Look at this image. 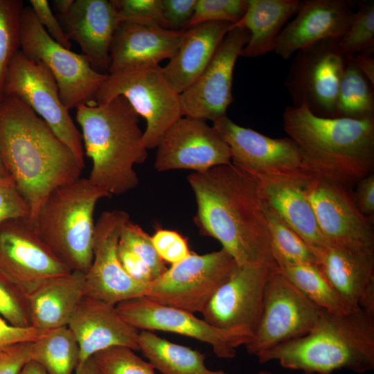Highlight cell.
I'll return each instance as SVG.
<instances>
[{
    "mask_svg": "<svg viewBox=\"0 0 374 374\" xmlns=\"http://www.w3.org/2000/svg\"><path fill=\"white\" fill-rule=\"evenodd\" d=\"M4 96H15L24 101L84 168L82 134L61 99L54 77L45 65L18 51L7 71Z\"/></svg>",
    "mask_w": 374,
    "mask_h": 374,
    "instance_id": "obj_9",
    "label": "cell"
},
{
    "mask_svg": "<svg viewBox=\"0 0 374 374\" xmlns=\"http://www.w3.org/2000/svg\"><path fill=\"white\" fill-rule=\"evenodd\" d=\"M151 238L160 258L171 265L183 260L191 253L186 240L175 231L159 229Z\"/></svg>",
    "mask_w": 374,
    "mask_h": 374,
    "instance_id": "obj_42",
    "label": "cell"
},
{
    "mask_svg": "<svg viewBox=\"0 0 374 374\" xmlns=\"http://www.w3.org/2000/svg\"><path fill=\"white\" fill-rule=\"evenodd\" d=\"M0 152L33 224L50 194L80 178L83 169L49 126L15 96L0 100Z\"/></svg>",
    "mask_w": 374,
    "mask_h": 374,
    "instance_id": "obj_2",
    "label": "cell"
},
{
    "mask_svg": "<svg viewBox=\"0 0 374 374\" xmlns=\"http://www.w3.org/2000/svg\"><path fill=\"white\" fill-rule=\"evenodd\" d=\"M99 374H157L149 362L125 346H113L92 356Z\"/></svg>",
    "mask_w": 374,
    "mask_h": 374,
    "instance_id": "obj_38",
    "label": "cell"
},
{
    "mask_svg": "<svg viewBox=\"0 0 374 374\" xmlns=\"http://www.w3.org/2000/svg\"><path fill=\"white\" fill-rule=\"evenodd\" d=\"M0 316L12 326L32 327L29 294L1 269Z\"/></svg>",
    "mask_w": 374,
    "mask_h": 374,
    "instance_id": "obj_37",
    "label": "cell"
},
{
    "mask_svg": "<svg viewBox=\"0 0 374 374\" xmlns=\"http://www.w3.org/2000/svg\"><path fill=\"white\" fill-rule=\"evenodd\" d=\"M224 249L192 253L150 283L145 297L191 313H202L236 265Z\"/></svg>",
    "mask_w": 374,
    "mask_h": 374,
    "instance_id": "obj_10",
    "label": "cell"
},
{
    "mask_svg": "<svg viewBox=\"0 0 374 374\" xmlns=\"http://www.w3.org/2000/svg\"><path fill=\"white\" fill-rule=\"evenodd\" d=\"M258 374H274V373L269 371H261ZM301 374H321V373L303 372Z\"/></svg>",
    "mask_w": 374,
    "mask_h": 374,
    "instance_id": "obj_55",
    "label": "cell"
},
{
    "mask_svg": "<svg viewBox=\"0 0 374 374\" xmlns=\"http://www.w3.org/2000/svg\"><path fill=\"white\" fill-rule=\"evenodd\" d=\"M313 252L317 265L344 301L374 316V253L330 244Z\"/></svg>",
    "mask_w": 374,
    "mask_h": 374,
    "instance_id": "obj_24",
    "label": "cell"
},
{
    "mask_svg": "<svg viewBox=\"0 0 374 374\" xmlns=\"http://www.w3.org/2000/svg\"><path fill=\"white\" fill-rule=\"evenodd\" d=\"M118 313L136 329L179 334L209 344L220 358L232 359L236 348L252 337L242 328H217L193 313L162 305L145 296L122 301L115 306Z\"/></svg>",
    "mask_w": 374,
    "mask_h": 374,
    "instance_id": "obj_14",
    "label": "cell"
},
{
    "mask_svg": "<svg viewBox=\"0 0 374 374\" xmlns=\"http://www.w3.org/2000/svg\"><path fill=\"white\" fill-rule=\"evenodd\" d=\"M119 241L125 244L146 264L154 279L168 269L165 266L164 261L158 255L151 236L130 220L123 226Z\"/></svg>",
    "mask_w": 374,
    "mask_h": 374,
    "instance_id": "obj_40",
    "label": "cell"
},
{
    "mask_svg": "<svg viewBox=\"0 0 374 374\" xmlns=\"http://www.w3.org/2000/svg\"><path fill=\"white\" fill-rule=\"evenodd\" d=\"M355 204L359 211L373 220L374 217V174L372 173L356 184L353 191Z\"/></svg>",
    "mask_w": 374,
    "mask_h": 374,
    "instance_id": "obj_49",
    "label": "cell"
},
{
    "mask_svg": "<svg viewBox=\"0 0 374 374\" xmlns=\"http://www.w3.org/2000/svg\"><path fill=\"white\" fill-rule=\"evenodd\" d=\"M75 374H99L93 357L78 365Z\"/></svg>",
    "mask_w": 374,
    "mask_h": 374,
    "instance_id": "obj_51",
    "label": "cell"
},
{
    "mask_svg": "<svg viewBox=\"0 0 374 374\" xmlns=\"http://www.w3.org/2000/svg\"><path fill=\"white\" fill-rule=\"evenodd\" d=\"M246 9V0H197L187 28L209 21L236 24L244 15Z\"/></svg>",
    "mask_w": 374,
    "mask_h": 374,
    "instance_id": "obj_39",
    "label": "cell"
},
{
    "mask_svg": "<svg viewBox=\"0 0 374 374\" xmlns=\"http://www.w3.org/2000/svg\"><path fill=\"white\" fill-rule=\"evenodd\" d=\"M85 296V272L73 270L49 278L29 293L31 326L48 331L67 326Z\"/></svg>",
    "mask_w": 374,
    "mask_h": 374,
    "instance_id": "obj_28",
    "label": "cell"
},
{
    "mask_svg": "<svg viewBox=\"0 0 374 374\" xmlns=\"http://www.w3.org/2000/svg\"><path fill=\"white\" fill-rule=\"evenodd\" d=\"M30 344H17L0 350V374H19L30 360Z\"/></svg>",
    "mask_w": 374,
    "mask_h": 374,
    "instance_id": "obj_48",
    "label": "cell"
},
{
    "mask_svg": "<svg viewBox=\"0 0 374 374\" xmlns=\"http://www.w3.org/2000/svg\"><path fill=\"white\" fill-rule=\"evenodd\" d=\"M249 39L245 28L232 26L205 69L179 94L183 116L213 122L226 115L233 101L234 66Z\"/></svg>",
    "mask_w": 374,
    "mask_h": 374,
    "instance_id": "obj_16",
    "label": "cell"
},
{
    "mask_svg": "<svg viewBox=\"0 0 374 374\" xmlns=\"http://www.w3.org/2000/svg\"><path fill=\"white\" fill-rule=\"evenodd\" d=\"M120 21L157 25L167 28L161 0H111Z\"/></svg>",
    "mask_w": 374,
    "mask_h": 374,
    "instance_id": "obj_41",
    "label": "cell"
},
{
    "mask_svg": "<svg viewBox=\"0 0 374 374\" xmlns=\"http://www.w3.org/2000/svg\"><path fill=\"white\" fill-rule=\"evenodd\" d=\"M373 87L365 75L355 66L352 56H350L346 63L339 87L336 118H373Z\"/></svg>",
    "mask_w": 374,
    "mask_h": 374,
    "instance_id": "obj_33",
    "label": "cell"
},
{
    "mask_svg": "<svg viewBox=\"0 0 374 374\" xmlns=\"http://www.w3.org/2000/svg\"><path fill=\"white\" fill-rule=\"evenodd\" d=\"M354 6L349 0L301 1L295 17L279 34L275 53L287 60L320 41H339L352 21Z\"/></svg>",
    "mask_w": 374,
    "mask_h": 374,
    "instance_id": "obj_21",
    "label": "cell"
},
{
    "mask_svg": "<svg viewBox=\"0 0 374 374\" xmlns=\"http://www.w3.org/2000/svg\"><path fill=\"white\" fill-rule=\"evenodd\" d=\"M67 326L79 346L78 365L96 353L113 346L139 350V330L127 322L115 306L102 301L84 296Z\"/></svg>",
    "mask_w": 374,
    "mask_h": 374,
    "instance_id": "obj_22",
    "label": "cell"
},
{
    "mask_svg": "<svg viewBox=\"0 0 374 374\" xmlns=\"http://www.w3.org/2000/svg\"><path fill=\"white\" fill-rule=\"evenodd\" d=\"M197 0H161L163 17L169 30H184L194 13Z\"/></svg>",
    "mask_w": 374,
    "mask_h": 374,
    "instance_id": "obj_45",
    "label": "cell"
},
{
    "mask_svg": "<svg viewBox=\"0 0 374 374\" xmlns=\"http://www.w3.org/2000/svg\"><path fill=\"white\" fill-rule=\"evenodd\" d=\"M300 0H246L242 19L234 24L245 28L249 39L240 56L252 58L274 51L276 39L288 20L297 12Z\"/></svg>",
    "mask_w": 374,
    "mask_h": 374,
    "instance_id": "obj_29",
    "label": "cell"
},
{
    "mask_svg": "<svg viewBox=\"0 0 374 374\" xmlns=\"http://www.w3.org/2000/svg\"><path fill=\"white\" fill-rule=\"evenodd\" d=\"M264 207L271 252L277 267L316 264V258L310 245L279 217Z\"/></svg>",
    "mask_w": 374,
    "mask_h": 374,
    "instance_id": "obj_34",
    "label": "cell"
},
{
    "mask_svg": "<svg viewBox=\"0 0 374 374\" xmlns=\"http://www.w3.org/2000/svg\"><path fill=\"white\" fill-rule=\"evenodd\" d=\"M60 18L68 37L80 46L92 68L108 74L110 46L121 22L112 1L74 0Z\"/></svg>",
    "mask_w": 374,
    "mask_h": 374,
    "instance_id": "obj_23",
    "label": "cell"
},
{
    "mask_svg": "<svg viewBox=\"0 0 374 374\" xmlns=\"http://www.w3.org/2000/svg\"><path fill=\"white\" fill-rule=\"evenodd\" d=\"M187 180L196 200L195 222L203 235L217 240L238 265L278 267L264 204L251 174L231 163L193 172Z\"/></svg>",
    "mask_w": 374,
    "mask_h": 374,
    "instance_id": "obj_1",
    "label": "cell"
},
{
    "mask_svg": "<svg viewBox=\"0 0 374 374\" xmlns=\"http://www.w3.org/2000/svg\"><path fill=\"white\" fill-rule=\"evenodd\" d=\"M0 269L28 294L44 281L70 273L28 217L0 225Z\"/></svg>",
    "mask_w": 374,
    "mask_h": 374,
    "instance_id": "obj_19",
    "label": "cell"
},
{
    "mask_svg": "<svg viewBox=\"0 0 374 374\" xmlns=\"http://www.w3.org/2000/svg\"><path fill=\"white\" fill-rule=\"evenodd\" d=\"M349 57L333 39L320 41L296 52L285 82L292 106L305 105L318 116L336 118L339 87Z\"/></svg>",
    "mask_w": 374,
    "mask_h": 374,
    "instance_id": "obj_12",
    "label": "cell"
},
{
    "mask_svg": "<svg viewBox=\"0 0 374 374\" xmlns=\"http://www.w3.org/2000/svg\"><path fill=\"white\" fill-rule=\"evenodd\" d=\"M19 42L24 55L42 63L50 71L69 110L94 102L107 74L94 70L83 54L74 53L52 39L28 6L21 12Z\"/></svg>",
    "mask_w": 374,
    "mask_h": 374,
    "instance_id": "obj_8",
    "label": "cell"
},
{
    "mask_svg": "<svg viewBox=\"0 0 374 374\" xmlns=\"http://www.w3.org/2000/svg\"><path fill=\"white\" fill-rule=\"evenodd\" d=\"M233 25L209 21L187 28L178 51L163 68L166 80L176 93H182L202 73Z\"/></svg>",
    "mask_w": 374,
    "mask_h": 374,
    "instance_id": "obj_27",
    "label": "cell"
},
{
    "mask_svg": "<svg viewBox=\"0 0 374 374\" xmlns=\"http://www.w3.org/2000/svg\"><path fill=\"white\" fill-rule=\"evenodd\" d=\"M339 48L346 56L374 53V1L359 3L352 21L343 37L338 41Z\"/></svg>",
    "mask_w": 374,
    "mask_h": 374,
    "instance_id": "obj_36",
    "label": "cell"
},
{
    "mask_svg": "<svg viewBox=\"0 0 374 374\" xmlns=\"http://www.w3.org/2000/svg\"><path fill=\"white\" fill-rule=\"evenodd\" d=\"M305 191L329 244L354 252L374 253L373 220L359 211L351 187L312 176Z\"/></svg>",
    "mask_w": 374,
    "mask_h": 374,
    "instance_id": "obj_13",
    "label": "cell"
},
{
    "mask_svg": "<svg viewBox=\"0 0 374 374\" xmlns=\"http://www.w3.org/2000/svg\"><path fill=\"white\" fill-rule=\"evenodd\" d=\"M278 269L320 308L337 314L354 310L341 297L317 264H301Z\"/></svg>",
    "mask_w": 374,
    "mask_h": 374,
    "instance_id": "obj_32",
    "label": "cell"
},
{
    "mask_svg": "<svg viewBox=\"0 0 374 374\" xmlns=\"http://www.w3.org/2000/svg\"><path fill=\"white\" fill-rule=\"evenodd\" d=\"M19 374H48V373L41 365L30 360L23 366Z\"/></svg>",
    "mask_w": 374,
    "mask_h": 374,
    "instance_id": "obj_52",
    "label": "cell"
},
{
    "mask_svg": "<svg viewBox=\"0 0 374 374\" xmlns=\"http://www.w3.org/2000/svg\"><path fill=\"white\" fill-rule=\"evenodd\" d=\"M124 97L146 122L143 141L147 148H157L168 130L183 117L179 94L166 80L159 64L126 67L107 74L94 102L105 104Z\"/></svg>",
    "mask_w": 374,
    "mask_h": 374,
    "instance_id": "obj_7",
    "label": "cell"
},
{
    "mask_svg": "<svg viewBox=\"0 0 374 374\" xmlns=\"http://www.w3.org/2000/svg\"><path fill=\"white\" fill-rule=\"evenodd\" d=\"M130 220L124 210L103 212L96 222L93 256L85 273V296L111 305L145 296L150 283L132 279L123 269L117 247L125 224Z\"/></svg>",
    "mask_w": 374,
    "mask_h": 374,
    "instance_id": "obj_15",
    "label": "cell"
},
{
    "mask_svg": "<svg viewBox=\"0 0 374 374\" xmlns=\"http://www.w3.org/2000/svg\"><path fill=\"white\" fill-rule=\"evenodd\" d=\"M75 109L84 155L92 163L90 181L112 196L136 188L139 179L134 166L145 161L148 150L139 116L128 101L118 96L105 104L91 102Z\"/></svg>",
    "mask_w": 374,
    "mask_h": 374,
    "instance_id": "obj_4",
    "label": "cell"
},
{
    "mask_svg": "<svg viewBox=\"0 0 374 374\" xmlns=\"http://www.w3.org/2000/svg\"><path fill=\"white\" fill-rule=\"evenodd\" d=\"M276 268L266 264L236 265L206 305L203 319L217 328H242L253 335L268 279Z\"/></svg>",
    "mask_w": 374,
    "mask_h": 374,
    "instance_id": "obj_18",
    "label": "cell"
},
{
    "mask_svg": "<svg viewBox=\"0 0 374 374\" xmlns=\"http://www.w3.org/2000/svg\"><path fill=\"white\" fill-rule=\"evenodd\" d=\"M7 177H9V175L3 164L1 152H0V178Z\"/></svg>",
    "mask_w": 374,
    "mask_h": 374,
    "instance_id": "obj_54",
    "label": "cell"
},
{
    "mask_svg": "<svg viewBox=\"0 0 374 374\" xmlns=\"http://www.w3.org/2000/svg\"><path fill=\"white\" fill-rule=\"evenodd\" d=\"M117 253L123 269L132 279L146 284L150 283L154 279L146 264L119 240Z\"/></svg>",
    "mask_w": 374,
    "mask_h": 374,
    "instance_id": "obj_46",
    "label": "cell"
},
{
    "mask_svg": "<svg viewBox=\"0 0 374 374\" xmlns=\"http://www.w3.org/2000/svg\"><path fill=\"white\" fill-rule=\"evenodd\" d=\"M46 332L33 327L12 326L0 316V350L17 344L33 342Z\"/></svg>",
    "mask_w": 374,
    "mask_h": 374,
    "instance_id": "obj_47",
    "label": "cell"
},
{
    "mask_svg": "<svg viewBox=\"0 0 374 374\" xmlns=\"http://www.w3.org/2000/svg\"><path fill=\"white\" fill-rule=\"evenodd\" d=\"M212 126L229 147L232 163L251 175L312 176L290 138H270L236 124L226 115L213 121Z\"/></svg>",
    "mask_w": 374,
    "mask_h": 374,
    "instance_id": "obj_17",
    "label": "cell"
},
{
    "mask_svg": "<svg viewBox=\"0 0 374 374\" xmlns=\"http://www.w3.org/2000/svg\"><path fill=\"white\" fill-rule=\"evenodd\" d=\"M24 8L21 0H0V100L4 97L8 66L20 50V20Z\"/></svg>",
    "mask_w": 374,
    "mask_h": 374,
    "instance_id": "obj_35",
    "label": "cell"
},
{
    "mask_svg": "<svg viewBox=\"0 0 374 374\" xmlns=\"http://www.w3.org/2000/svg\"><path fill=\"white\" fill-rule=\"evenodd\" d=\"M260 364L278 361L288 369L330 374L347 369H374V316L361 308L337 314L321 309L305 335L281 344L257 357Z\"/></svg>",
    "mask_w": 374,
    "mask_h": 374,
    "instance_id": "obj_5",
    "label": "cell"
},
{
    "mask_svg": "<svg viewBox=\"0 0 374 374\" xmlns=\"http://www.w3.org/2000/svg\"><path fill=\"white\" fill-rule=\"evenodd\" d=\"M30 8L39 24L56 42L63 47L71 49V42L63 26L53 12L46 0H30Z\"/></svg>",
    "mask_w": 374,
    "mask_h": 374,
    "instance_id": "obj_44",
    "label": "cell"
},
{
    "mask_svg": "<svg viewBox=\"0 0 374 374\" xmlns=\"http://www.w3.org/2000/svg\"><path fill=\"white\" fill-rule=\"evenodd\" d=\"M186 32L187 29L174 30L157 25L121 21L110 46L108 73L170 60L178 51Z\"/></svg>",
    "mask_w": 374,
    "mask_h": 374,
    "instance_id": "obj_26",
    "label": "cell"
},
{
    "mask_svg": "<svg viewBox=\"0 0 374 374\" xmlns=\"http://www.w3.org/2000/svg\"><path fill=\"white\" fill-rule=\"evenodd\" d=\"M283 129L312 176L353 187L374 170V117L324 118L305 106L286 107Z\"/></svg>",
    "mask_w": 374,
    "mask_h": 374,
    "instance_id": "obj_3",
    "label": "cell"
},
{
    "mask_svg": "<svg viewBox=\"0 0 374 374\" xmlns=\"http://www.w3.org/2000/svg\"><path fill=\"white\" fill-rule=\"evenodd\" d=\"M30 352L48 374H72L79 364V346L68 326L47 331L31 342Z\"/></svg>",
    "mask_w": 374,
    "mask_h": 374,
    "instance_id": "obj_31",
    "label": "cell"
},
{
    "mask_svg": "<svg viewBox=\"0 0 374 374\" xmlns=\"http://www.w3.org/2000/svg\"><path fill=\"white\" fill-rule=\"evenodd\" d=\"M138 344L139 350L162 374H228L208 369L205 355L199 351L169 341L154 332H139Z\"/></svg>",
    "mask_w": 374,
    "mask_h": 374,
    "instance_id": "obj_30",
    "label": "cell"
},
{
    "mask_svg": "<svg viewBox=\"0 0 374 374\" xmlns=\"http://www.w3.org/2000/svg\"><path fill=\"white\" fill-rule=\"evenodd\" d=\"M321 308L308 299L279 269L271 272L258 326L244 345L258 357L281 344L301 337L316 324Z\"/></svg>",
    "mask_w": 374,
    "mask_h": 374,
    "instance_id": "obj_11",
    "label": "cell"
},
{
    "mask_svg": "<svg viewBox=\"0 0 374 374\" xmlns=\"http://www.w3.org/2000/svg\"><path fill=\"white\" fill-rule=\"evenodd\" d=\"M252 175L257 181L264 206L299 234L312 251L329 244L319 229L305 191L312 176Z\"/></svg>",
    "mask_w": 374,
    "mask_h": 374,
    "instance_id": "obj_25",
    "label": "cell"
},
{
    "mask_svg": "<svg viewBox=\"0 0 374 374\" xmlns=\"http://www.w3.org/2000/svg\"><path fill=\"white\" fill-rule=\"evenodd\" d=\"M231 163L229 147L213 126L204 120L183 116L163 136L154 164L159 172H202Z\"/></svg>",
    "mask_w": 374,
    "mask_h": 374,
    "instance_id": "obj_20",
    "label": "cell"
},
{
    "mask_svg": "<svg viewBox=\"0 0 374 374\" xmlns=\"http://www.w3.org/2000/svg\"><path fill=\"white\" fill-rule=\"evenodd\" d=\"M112 195L88 178L62 186L47 197L34 223L56 256L72 271L87 272L92 262L97 202Z\"/></svg>",
    "mask_w": 374,
    "mask_h": 374,
    "instance_id": "obj_6",
    "label": "cell"
},
{
    "mask_svg": "<svg viewBox=\"0 0 374 374\" xmlns=\"http://www.w3.org/2000/svg\"><path fill=\"white\" fill-rule=\"evenodd\" d=\"M74 0L53 1V8L60 17L65 15L71 7Z\"/></svg>",
    "mask_w": 374,
    "mask_h": 374,
    "instance_id": "obj_53",
    "label": "cell"
},
{
    "mask_svg": "<svg viewBox=\"0 0 374 374\" xmlns=\"http://www.w3.org/2000/svg\"><path fill=\"white\" fill-rule=\"evenodd\" d=\"M29 206L9 176L0 178V225L17 218H29Z\"/></svg>",
    "mask_w": 374,
    "mask_h": 374,
    "instance_id": "obj_43",
    "label": "cell"
},
{
    "mask_svg": "<svg viewBox=\"0 0 374 374\" xmlns=\"http://www.w3.org/2000/svg\"><path fill=\"white\" fill-rule=\"evenodd\" d=\"M352 60L374 87V59L372 55L356 54L352 56Z\"/></svg>",
    "mask_w": 374,
    "mask_h": 374,
    "instance_id": "obj_50",
    "label": "cell"
}]
</instances>
